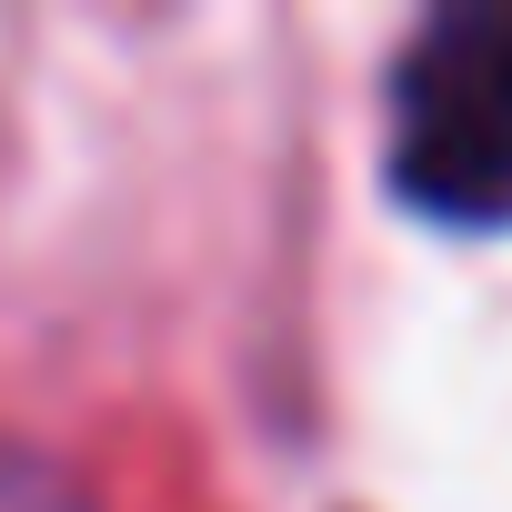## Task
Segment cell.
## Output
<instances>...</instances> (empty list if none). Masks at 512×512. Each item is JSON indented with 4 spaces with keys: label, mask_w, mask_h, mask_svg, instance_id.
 Segmentation results:
<instances>
[{
    "label": "cell",
    "mask_w": 512,
    "mask_h": 512,
    "mask_svg": "<svg viewBox=\"0 0 512 512\" xmlns=\"http://www.w3.org/2000/svg\"><path fill=\"white\" fill-rule=\"evenodd\" d=\"M392 181L452 231H512V11H442L402 51Z\"/></svg>",
    "instance_id": "cell-1"
}]
</instances>
